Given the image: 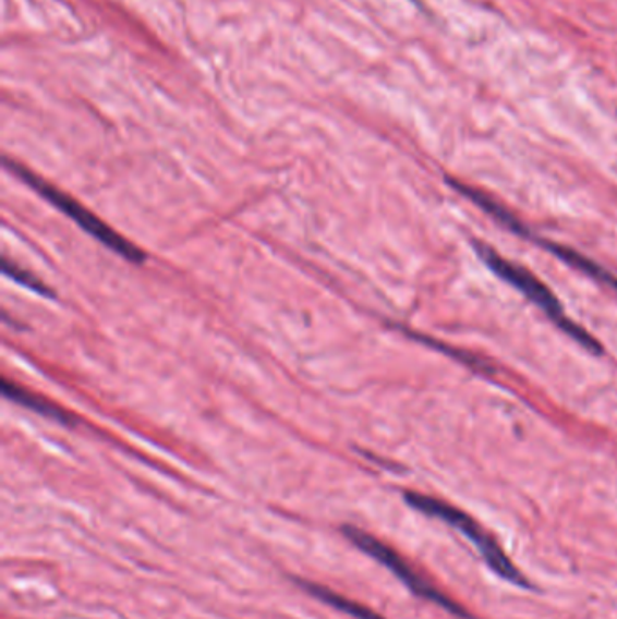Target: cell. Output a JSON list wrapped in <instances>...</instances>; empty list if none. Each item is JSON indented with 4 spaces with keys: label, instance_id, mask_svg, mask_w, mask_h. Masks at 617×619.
I'll return each mask as SVG.
<instances>
[{
    "label": "cell",
    "instance_id": "1",
    "mask_svg": "<svg viewBox=\"0 0 617 619\" xmlns=\"http://www.w3.org/2000/svg\"><path fill=\"white\" fill-rule=\"evenodd\" d=\"M404 498L411 508L427 514V517L438 518L441 522L449 523L451 527L460 531L465 538L471 539L496 576H500L501 580L518 585V587H531L528 578L523 576L520 569L512 563L511 558L504 553L495 536L487 529L482 527L473 517H469L468 513H463L462 509L455 508L451 503L421 495V493H406Z\"/></svg>",
    "mask_w": 617,
    "mask_h": 619
},
{
    "label": "cell",
    "instance_id": "2",
    "mask_svg": "<svg viewBox=\"0 0 617 619\" xmlns=\"http://www.w3.org/2000/svg\"><path fill=\"white\" fill-rule=\"evenodd\" d=\"M479 254L480 257L484 259L485 265H487L498 278L507 281V283L515 287L518 292H522L528 300H531L534 305L540 306L561 330L572 336V339L580 341L583 347L591 348L594 352H602V347H600L585 330H581L580 326L572 323V320L564 314V308L559 305V301L556 300V295L547 289V284L540 281L534 274L529 272L528 268H523L522 265H517V263L509 262L506 257H501L500 254H496L489 246L479 245Z\"/></svg>",
    "mask_w": 617,
    "mask_h": 619
},
{
    "label": "cell",
    "instance_id": "3",
    "mask_svg": "<svg viewBox=\"0 0 617 619\" xmlns=\"http://www.w3.org/2000/svg\"><path fill=\"white\" fill-rule=\"evenodd\" d=\"M342 533L347 536L353 545H356L364 555L370 556L373 560H377L380 566L386 567L388 571L394 572L395 576L399 578L400 582L404 583L406 587L410 588L411 593L419 596V598L427 599L437 604L441 609L451 612L462 619H476L471 612L463 609L462 605L457 604L455 599L449 598L446 594L441 593L437 585H433L426 576H422L421 572L416 571L415 567L411 566L410 561L402 558L397 550L391 549L389 545L384 544L380 539L375 538L372 534L362 531V529L353 527V525H344Z\"/></svg>",
    "mask_w": 617,
    "mask_h": 619
},
{
    "label": "cell",
    "instance_id": "4",
    "mask_svg": "<svg viewBox=\"0 0 617 619\" xmlns=\"http://www.w3.org/2000/svg\"><path fill=\"white\" fill-rule=\"evenodd\" d=\"M8 166H10L13 172H16L27 185H32L37 193L43 194L44 198L48 199L49 204H53L55 207L62 210V213H64L68 218L73 219L81 229L86 230L87 234L93 235V238H96L100 243L109 246L112 252H117L118 256L125 257V259L133 263L144 262L145 254L140 251L138 246L129 243L125 238L118 234L117 230H112L111 227L104 223L100 218H96L95 214L87 210L84 205L78 204L76 199L71 198L68 194L53 187L51 183L46 182L43 178L35 177L33 172L27 171L24 167L10 163V161H8Z\"/></svg>",
    "mask_w": 617,
    "mask_h": 619
},
{
    "label": "cell",
    "instance_id": "5",
    "mask_svg": "<svg viewBox=\"0 0 617 619\" xmlns=\"http://www.w3.org/2000/svg\"><path fill=\"white\" fill-rule=\"evenodd\" d=\"M298 583L299 587L304 588L314 598L320 599L323 604L330 605L334 609L341 610V612L352 616V618L384 619L383 616L373 612L372 609H367L364 605L356 604L353 599L344 598L341 594L334 593V591L323 587L319 583L304 582V580H298Z\"/></svg>",
    "mask_w": 617,
    "mask_h": 619
},
{
    "label": "cell",
    "instance_id": "6",
    "mask_svg": "<svg viewBox=\"0 0 617 619\" xmlns=\"http://www.w3.org/2000/svg\"><path fill=\"white\" fill-rule=\"evenodd\" d=\"M2 390H4V396L8 397V399L19 402L22 406L29 408L33 412L43 413V415L49 416V418H55V421H73V418L64 412V410H60V408L55 406L51 402L46 401L44 397L29 393V391L24 390V388L15 385V383H11V380H4Z\"/></svg>",
    "mask_w": 617,
    "mask_h": 619
},
{
    "label": "cell",
    "instance_id": "7",
    "mask_svg": "<svg viewBox=\"0 0 617 619\" xmlns=\"http://www.w3.org/2000/svg\"><path fill=\"white\" fill-rule=\"evenodd\" d=\"M2 267H4V272L8 274V276H11V278L15 279V281L27 287V289H32L33 292H38V294L43 295H51V292L46 289V284H43V281H38L33 274L22 270L19 265H13V263L4 259V265H2Z\"/></svg>",
    "mask_w": 617,
    "mask_h": 619
}]
</instances>
